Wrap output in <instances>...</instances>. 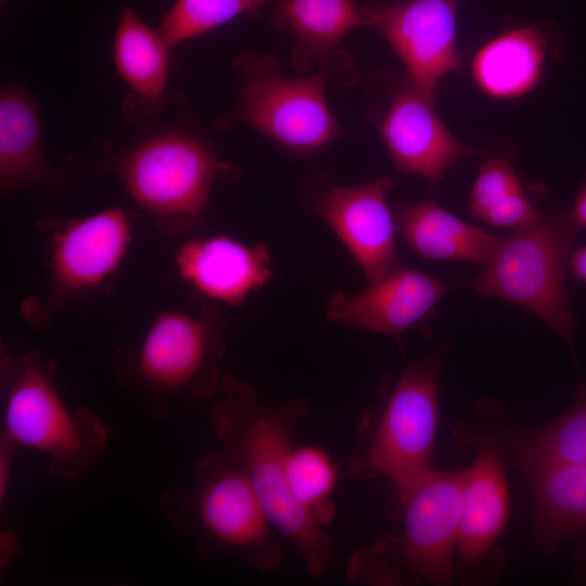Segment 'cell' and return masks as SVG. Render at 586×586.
I'll return each instance as SVG.
<instances>
[{
	"mask_svg": "<svg viewBox=\"0 0 586 586\" xmlns=\"http://www.w3.org/2000/svg\"><path fill=\"white\" fill-rule=\"evenodd\" d=\"M463 486L464 470L430 468L396 489L404 517L398 558L409 570L434 584L453 581Z\"/></svg>",
	"mask_w": 586,
	"mask_h": 586,
	"instance_id": "9c48e42d",
	"label": "cell"
},
{
	"mask_svg": "<svg viewBox=\"0 0 586 586\" xmlns=\"http://www.w3.org/2000/svg\"><path fill=\"white\" fill-rule=\"evenodd\" d=\"M17 447L5 433L0 435V502L3 504V500L7 495L8 484L10 480V474L12 470V460L14 450Z\"/></svg>",
	"mask_w": 586,
	"mask_h": 586,
	"instance_id": "4316f807",
	"label": "cell"
},
{
	"mask_svg": "<svg viewBox=\"0 0 586 586\" xmlns=\"http://www.w3.org/2000/svg\"><path fill=\"white\" fill-rule=\"evenodd\" d=\"M3 1V0H2Z\"/></svg>",
	"mask_w": 586,
	"mask_h": 586,
	"instance_id": "f546056e",
	"label": "cell"
},
{
	"mask_svg": "<svg viewBox=\"0 0 586 586\" xmlns=\"http://www.w3.org/2000/svg\"><path fill=\"white\" fill-rule=\"evenodd\" d=\"M509 519V496L505 471L497 451L481 447L473 463L464 469L463 502L457 539L466 562L482 558L504 531Z\"/></svg>",
	"mask_w": 586,
	"mask_h": 586,
	"instance_id": "d6986e66",
	"label": "cell"
},
{
	"mask_svg": "<svg viewBox=\"0 0 586 586\" xmlns=\"http://www.w3.org/2000/svg\"><path fill=\"white\" fill-rule=\"evenodd\" d=\"M565 216L574 228L586 230V174L579 184L573 205Z\"/></svg>",
	"mask_w": 586,
	"mask_h": 586,
	"instance_id": "83f0119b",
	"label": "cell"
},
{
	"mask_svg": "<svg viewBox=\"0 0 586 586\" xmlns=\"http://www.w3.org/2000/svg\"><path fill=\"white\" fill-rule=\"evenodd\" d=\"M175 264L179 277L196 293L232 307L242 305L273 276L265 244L247 245L222 234L188 240Z\"/></svg>",
	"mask_w": 586,
	"mask_h": 586,
	"instance_id": "9a60e30c",
	"label": "cell"
},
{
	"mask_svg": "<svg viewBox=\"0 0 586 586\" xmlns=\"http://www.w3.org/2000/svg\"><path fill=\"white\" fill-rule=\"evenodd\" d=\"M440 369L433 358L410 364L349 468L360 477H385L395 488L431 468L438 420Z\"/></svg>",
	"mask_w": 586,
	"mask_h": 586,
	"instance_id": "ba28073f",
	"label": "cell"
},
{
	"mask_svg": "<svg viewBox=\"0 0 586 586\" xmlns=\"http://www.w3.org/2000/svg\"><path fill=\"white\" fill-rule=\"evenodd\" d=\"M458 0H369L366 26L375 28L403 63L407 78L436 97L438 85L462 66L457 49Z\"/></svg>",
	"mask_w": 586,
	"mask_h": 586,
	"instance_id": "30bf717a",
	"label": "cell"
},
{
	"mask_svg": "<svg viewBox=\"0 0 586 586\" xmlns=\"http://www.w3.org/2000/svg\"><path fill=\"white\" fill-rule=\"evenodd\" d=\"M396 227L408 246L422 259L484 266L501 239L426 199L404 205L397 215Z\"/></svg>",
	"mask_w": 586,
	"mask_h": 586,
	"instance_id": "e0dca14e",
	"label": "cell"
},
{
	"mask_svg": "<svg viewBox=\"0 0 586 586\" xmlns=\"http://www.w3.org/2000/svg\"><path fill=\"white\" fill-rule=\"evenodd\" d=\"M538 540L546 547L586 533V464H542L525 470Z\"/></svg>",
	"mask_w": 586,
	"mask_h": 586,
	"instance_id": "44dd1931",
	"label": "cell"
},
{
	"mask_svg": "<svg viewBox=\"0 0 586 586\" xmlns=\"http://www.w3.org/2000/svg\"><path fill=\"white\" fill-rule=\"evenodd\" d=\"M54 370L53 361L38 352L1 354L3 433L17 446L46 456L50 475L75 480L106 448L109 429L91 409L65 404Z\"/></svg>",
	"mask_w": 586,
	"mask_h": 586,
	"instance_id": "3957f363",
	"label": "cell"
},
{
	"mask_svg": "<svg viewBox=\"0 0 586 586\" xmlns=\"http://www.w3.org/2000/svg\"><path fill=\"white\" fill-rule=\"evenodd\" d=\"M508 451L524 471L542 464H586V383H579L568 410L548 425L517 436Z\"/></svg>",
	"mask_w": 586,
	"mask_h": 586,
	"instance_id": "cb8c5ba5",
	"label": "cell"
},
{
	"mask_svg": "<svg viewBox=\"0 0 586 586\" xmlns=\"http://www.w3.org/2000/svg\"><path fill=\"white\" fill-rule=\"evenodd\" d=\"M434 100L407 78L391 93L378 119L395 168L420 176L430 186L459 161L480 154L454 136L437 114Z\"/></svg>",
	"mask_w": 586,
	"mask_h": 586,
	"instance_id": "8fae6325",
	"label": "cell"
},
{
	"mask_svg": "<svg viewBox=\"0 0 586 586\" xmlns=\"http://www.w3.org/2000/svg\"><path fill=\"white\" fill-rule=\"evenodd\" d=\"M160 502L173 528L194 538L203 557L222 552L262 570L280 566V546L251 481L219 450L196 462L189 487L166 489Z\"/></svg>",
	"mask_w": 586,
	"mask_h": 586,
	"instance_id": "7a4b0ae2",
	"label": "cell"
},
{
	"mask_svg": "<svg viewBox=\"0 0 586 586\" xmlns=\"http://www.w3.org/2000/svg\"><path fill=\"white\" fill-rule=\"evenodd\" d=\"M224 321L216 307L198 315L166 309L152 320L141 344L125 361L127 374L153 400L152 417L167 416L163 400L187 391L199 398L215 394L221 384Z\"/></svg>",
	"mask_w": 586,
	"mask_h": 586,
	"instance_id": "52a82bcc",
	"label": "cell"
},
{
	"mask_svg": "<svg viewBox=\"0 0 586 586\" xmlns=\"http://www.w3.org/2000/svg\"><path fill=\"white\" fill-rule=\"evenodd\" d=\"M113 169L160 229L179 233L190 228L206 206L219 164L198 138L165 131L118 155Z\"/></svg>",
	"mask_w": 586,
	"mask_h": 586,
	"instance_id": "8992f818",
	"label": "cell"
},
{
	"mask_svg": "<svg viewBox=\"0 0 586 586\" xmlns=\"http://www.w3.org/2000/svg\"><path fill=\"white\" fill-rule=\"evenodd\" d=\"M468 211L484 224L512 230L536 224L543 214L528 199L511 162L497 153L482 161L470 191Z\"/></svg>",
	"mask_w": 586,
	"mask_h": 586,
	"instance_id": "603a6c76",
	"label": "cell"
},
{
	"mask_svg": "<svg viewBox=\"0 0 586 586\" xmlns=\"http://www.w3.org/2000/svg\"><path fill=\"white\" fill-rule=\"evenodd\" d=\"M395 182L380 178L356 186L320 191L310 204L339 238L368 282L400 267L388 195Z\"/></svg>",
	"mask_w": 586,
	"mask_h": 586,
	"instance_id": "7c38bea8",
	"label": "cell"
},
{
	"mask_svg": "<svg viewBox=\"0 0 586 586\" xmlns=\"http://www.w3.org/2000/svg\"><path fill=\"white\" fill-rule=\"evenodd\" d=\"M548 52V36L537 27L510 28L483 43L472 55L471 76L485 95L519 99L540 82Z\"/></svg>",
	"mask_w": 586,
	"mask_h": 586,
	"instance_id": "2e32d148",
	"label": "cell"
},
{
	"mask_svg": "<svg viewBox=\"0 0 586 586\" xmlns=\"http://www.w3.org/2000/svg\"><path fill=\"white\" fill-rule=\"evenodd\" d=\"M577 232L565 214L545 209L538 222L501 237L470 285L482 295L524 307L573 346L576 319L565 273Z\"/></svg>",
	"mask_w": 586,
	"mask_h": 586,
	"instance_id": "5b68a950",
	"label": "cell"
},
{
	"mask_svg": "<svg viewBox=\"0 0 586 586\" xmlns=\"http://www.w3.org/2000/svg\"><path fill=\"white\" fill-rule=\"evenodd\" d=\"M130 242L129 218L118 207L62 225L51 237V297L62 302L99 288L117 270Z\"/></svg>",
	"mask_w": 586,
	"mask_h": 586,
	"instance_id": "4fadbf2b",
	"label": "cell"
},
{
	"mask_svg": "<svg viewBox=\"0 0 586 586\" xmlns=\"http://www.w3.org/2000/svg\"><path fill=\"white\" fill-rule=\"evenodd\" d=\"M170 48L130 7L120 9L113 39L114 66L136 98L146 104L158 103L166 93Z\"/></svg>",
	"mask_w": 586,
	"mask_h": 586,
	"instance_id": "7402d4cb",
	"label": "cell"
},
{
	"mask_svg": "<svg viewBox=\"0 0 586 586\" xmlns=\"http://www.w3.org/2000/svg\"><path fill=\"white\" fill-rule=\"evenodd\" d=\"M52 168L41 145L37 102L22 87L0 94V183L4 192L40 186Z\"/></svg>",
	"mask_w": 586,
	"mask_h": 586,
	"instance_id": "ffe728a7",
	"label": "cell"
},
{
	"mask_svg": "<svg viewBox=\"0 0 586 586\" xmlns=\"http://www.w3.org/2000/svg\"><path fill=\"white\" fill-rule=\"evenodd\" d=\"M221 395L209 410L219 449L251 481L277 532L302 556L308 572L319 576L332 561V538L293 498L286 480V458L295 423L307 413L302 399L264 405L246 382L225 375Z\"/></svg>",
	"mask_w": 586,
	"mask_h": 586,
	"instance_id": "6da1fadb",
	"label": "cell"
},
{
	"mask_svg": "<svg viewBox=\"0 0 586 586\" xmlns=\"http://www.w3.org/2000/svg\"><path fill=\"white\" fill-rule=\"evenodd\" d=\"M279 65L260 53L235 60L240 81L237 117L288 151L316 152L340 133L327 90L336 82L354 81L356 66L349 56L335 52L318 73L308 76H288Z\"/></svg>",
	"mask_w": 586,
	"mask_h": 586,
	"instance_id": "277c9868",
	"label": "cell"
},
{
	"mask_svg": "<svg viewBox=\"0 0 586 586\" xmlns=\"http://www.w3.org/2000/svg\"><path fill=\"white\" fill-rule=\"evenodd\" d=\"M270 20L293 43L294 67L305 71L323 62L353 29L366 26L362 5L355 0H275Z\"/></svg>",
	"mask_w": 586,
	"mask_h": 586,
	"instance_id": "ac0fdd59",
	"label": "cell"
},
{
	"mask_svg": "<svg viewBox=\"0 0 586 586\" xmlns=\"http://www.w3.org/2000/svg\"><path fill=\"white\" fill-rule=\"evenodd\" d=\"M568 271L586 286V245L572 252L568 263Z\"/></svg>",
	"mask_w": 586,
	"mask_h": 586,
	"instance_id": "f1b7e54d",
	"label": "cell"
},
{
	"mask_svg": "<svg viewBox=\"0 0 586 586\" xmlns=\"http://www.w3.org/2000/svg\"><path fill=\"white\" fill-rule=\"evenodd\" d=\"M272 0H176L162 16L158 33L174 47L260 11Z\"/></svg>",
	"mask_w": 586,
	"mask_h": 586,
	"instance_id": "484cf974",
	"label": "cell"
},
{
	"mask_svg": "<svg viewBox=\"0 0 586 586\" xmlns=\"http://www.w3.org/2000/svg\"><path fill=\"white\" fill-rule=\"evenodd\" d=\"M337 469L331 457L313 445L291 447L286 458V480L296 502L320 524L335 513L331 498L336 484Z\"/></svg>",
	"mask_w": 586,
	"mask_h": 586,
	"instance_id": "d4e9b609",
	"label": "cell"
},
{
	"mask_svg": "<svg viewBox=\"0 0 586 586\" xmlns=\"http://www.w3.org/2000/svg\"><path fill=\"white\" fill-rule=\"evenodd\" d=\"M455 284L425 272L398 267L361 291L334 293L326 307L328 319L346 327L400 335L421 320Z\"/></svg>",
	"mask_w": 586,
	"mask_h": 586,
	"instance_id": "5bb4252c",
	"label": "cell"
}]
</instances>
